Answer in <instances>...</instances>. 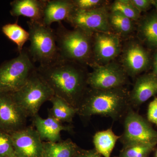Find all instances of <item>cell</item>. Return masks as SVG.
<instances>
[{
  "label": "cell",
  "instance_id": "1",
  "mask_svg": "<svg viewBox=\"0 0 157 157\" xmlns=\"http://www.w3.org/2000/svg\"><path fill=\"white\" fill-rule=\"evenodd\" d=\"M78 63L61 58L37 71L53 91L55 96L63 99L78 109L87 90V73Z\"/></svg>",
  "mask_w": 157,
  "mask_h": 157
},
{
  "label": "cell",
  "instance_id": "2",
  "mask_svg": "<svg viewBox=\"0 0 157 157\" xmlns=\"http://www.w3.org/2000/svg\"><path fill=\"white\" fill-rule=\"evenodd\" d=\"M129 95L130 92L123 87L107 90L88 87L77 109V114L86 120L94 115L120 120L132 107Z\"/></svg>",
  "mask_w": 157,
  "mask_h": 157
},
{
  "label": "cell",
  "instance_id": "3",
  "mask_svg": "<svg viewBox=\"0 0 157 157\" xmlns=\"http://www.w3.org/2000/svg\"><path fill=\"white\" fill-rule=\"evenodd\" d=\"M61 58L77 63H87L93 52L91 36L78 29L69 30L61 22L55 32Z\"/></svg>",
  "mask_w": 157,
  "mask_h": 157
},
{
  "label": "cell",
  "instance_id": "4",
  "mask_svg": "<svg viewBox=\"0 0 157 157\" xmlns=\"http://www.w3.org/2000/svg\"><path fill=\"white\" fill-rule=\"evenodd\" d=\"M27 25L30 42L28 51L33 62L45 66L60 59L55 32L51 27L31 20Z\"/></svg>",
  "mask_w": 157,
  "mask_h": 157
},
{
  "label": "cell",
  "instance_id": "5",
  "mask_svg": "<svg viewBox=\"0 0 157 157\" xmlns=\"http://www.w3.org/2000/svg\"><path fill=\"white\" fill-rule=\"evenodd\" d=\"M10 94L26 116L31 117L38 114L42 104L50 101L54 96L53 91L39 75L37 69L22 87Z\"/></svg>",
  "mask_w": 157,
  "mask_h": 157
},
{
  "label": "cell",
  "instance_id": "6",
  "mask_svg": "<svg viewBox=\"0 0 157 157\" xmlns=\"http://www.w3.org/2000/svg\"><path fill=\"white\" fill-rule=\"evenodd\" d=\"M36 69L28 51L23 49L18 56L0 66V93L18 90Z\"/></svg>",
  "mask_w": 157,
  "mask_h": 157
},
{
  "label": "cell",
  "instance_id": "7",
  "mask_svg": "<svg viewBox=\"0 0 157 157\" xmlns=\"http://www.w3.org/2000/svg\"><path fill=\"white\" fill-rule=\"evenodd\" d=\"M123 147L134 144H157V131L132 107L124 117V131L119 139Z\"/></svg>",
  "mask_w": 157,
  "mask_h": 157
},
{
  "label": "cell",
  "instance_id": "8",
  "mask_svg": "<svg viewBox=\"0 0 157 157\" xmlns=\"http://www.w3.org/2000/svg\"><path fill=\"white\" fill-rule=\"evenodd\" d=\"M109 13L105 7L87 10L75 8L66 21L92 36L94 33H110Z\"/></svg>",
  "mask_w": 157,
  "mask_h": 157
},
{
  "label": "cell",
  "instance_id": "9",
  "mask_svg": "<svg viewBox=\"0 0 157 157\" xmlns=\"http://www.w3.org/2000/svg\"><path fill=\"white\" fill-rule=\"evenodd\" d=\"M128 82V75L122 66L109 63L95 67L88 73L87 84L91 88L107 90L123 87Z\"/></svg>",
  "mask_w": 157,
  "mask_h": 157
},
{
  "label": "cell",
  "instance_id": "10",
  "mask_svg": "<svg viewBox=\"0 0 157 157\" xmlns=\"http://www.w3.org/2000/svg\"><path fill=\"white\" fill-rule=\"evenodd\" d=\"M27 117L10 93H0V131L11 134L22 130Z\"/></svg>",
  "mask_w": 157,
  "mask_h": 157
},
{
  "label": "cell",
  "instance_id": "11",
  "mask_svg": "<svg viewBox=\"0 0 157 157\" xmlns=\"http://www.w3.org/2000/svg\"><path fill=\"white\" fill-rule=\"evenodd\" d=\"M10 135L15 157H43V142L33 128L26 126Z\"/></svg>",
  "mask_w": 157,
  "mask_h": 157
},
{
  "label": "cell",
  "instance_id": "12",
  "mask_svg": "<svg viewBox=\"0 0 157 157\" xmlns=\"http://www.w3.org/2000/svg\"><path fill=\"white\" fill-rule=\"evenodd\" d=\"M93 52L96 60L107 64L120 53L121 44L118 35L110 33H96Z\"/></svg>",
  "mask_w": 157,
  "mask_h": 157
},
{
  "label": "cell",
  "instance_id": "13",
  "mask_svg": "<svg viewBox=\"0 0 157 157\" xmlns=\"http://www.w3.org/2000/svg\"><path fill=\"white\" fill-rule=\"evenodd\" d=\"M149 63L147 52L137 42H130L124 49L122 67L128 76L135 77L146 70Z\"/></svg>",
  "mask_w": 157,
  "mask_h": 157
},
{
  "label": "cell",
  "instance_id": "14",
  "mask_svg": "<svg viewBox=\"0 0 157 157\" xmlns=\"http://www.w3.org/2000/svg\"><path fill=\"white\" fill-rule=\"evenodd\" d=\"M32 118L33 124L42 140L59 142L61 140L62 131L73 132V126L64 125L63 123L51 117L43 119L38 114Z\"/></svg>",
  "mask_w": 157,
  "mask_h": 157
},
{
  "label": "cell",
  "instance_id": "15",
  "mask_svg": "<svg viewBox=\"0 0 157 157\" xmlns=\"http://www.w3.org/2000/svg\"><path fill=\"white\" fill-rule=\"evenodd\" d=\"M157 94V76L153 74L140 76L130 92L131 107L140 106Z\"/></svg>",
  "mask_w": 157,
  "mask_h": 157
},
{
  "label": "cell",
  "instance_id": "16",
  "mask_svg": "<svg viewBox=\"0 0 157 157\" xmlns=\"http://www.w3.org/2000/svg\"><path fill=\"white\" fill-rule=\"evenodd\" d=\"M47 0H14L10 3L12 16H24L31 20L42 23Z\"/></svg>",
  "mask_w": 157,
  "mask_h": 157
},
{
  "label": "cell",
  "instance_id": "17",
  "mask_svg": "<svg viewBox=\"0 0 157 157\" xmlns=\"http://www.w3.org/2000/svg\"><path fill=\"white\" fill-rule=\"evenodd\" d=\"M74 9L72 1L47 0L43 12L42 23L50 26L53 22L66 21Z\"/></svg>",
  "mask_w": 157,
  "mask_h": 157
},
{
  "label": "cell",
  "instance_id": "18",
  "mask_svg": "<svg viewBox=\"0 0 157 157\" xmlns=\"http://www.w3.org/2000/svg\"><path fill=\"white\" fill-rule=\"evenodd\" d=\"M80 148L70 139L43 142V157H76Z\"/></svg>",
  "mask_w": 157,
  "mask_h": 157
},
{
  "label": "cell",
  "instance_id": "19",
  "mask_svg": "<svg viewBox=\"0 0 157 157\" xmlns=\"http://www.w3.org/2000/svg\"><path fill=\"white\" fill-rule=\"evenodd\" d=\"M121 136L114 134L111 128L96 132L93 137L95 149L102 156L110 157L116 144Z\"/></svg>",
  "mask_w": 157,
  "mask_h": 157
},
{
  "label": "cell",
  "instance_id": "20",
  "mask_svg": "<svg viewBox=\"0 0 157 157\" xmlns=\"http://www.w3.org/2000/svg\"><path fill=\"white\" fill-rule=\"evenodd\" d=\"M50 101L52 106L48 111V116L62 123L73 122V118L77 114V109L57 96H54Z\"/></svg>",
  "mask_w": 157,
  "mask_h": 157
},
{
  "label": "cell",
  "instance_id": "21",
  "mask_svg": "<svg viewBox=\"0 0 157 157\" xmlns=\"http://www.w3.org/2000/svg\"><path fill=\"white\" fill-rule=\"evenodd\" d=\"M2 32L8 39L17 45L19 53L23 50L24 45L29 39V32L17 23L7 24L3 26Z\"/></svg>",
  "mask_w": 157,
  "mask_h": 157
},
{
  "label": "cell",
  "instance_id": "22",
  "mask_svg": "<svg viewBox=\"0 0 157 157\" xmlns=\"http://www.w3.org/2000/svg\"><path fill=\"white\" fill-rule=\"evenodd\" d=\"M133 21L118 11H111L109 13V22L110 28L117 35L126 36L134 30Z\"/></svg>",
  "mask_w": 157,
  "mask_h": 157
},
{
  "label": "cell",
  "instance_id": "23",
  "mask_svg": "<svg viewBox=\"0 0 157 157\" xmlns=\"http://www.w3.org/2000/svg\"><path fill=\"white\" fill-rule=\"evenodd\" d=\"M139 32L150 45L157 46V16L146 18L139 26Z\"/></svg>",
  "mask_w": 157,
  "mask_h": 157
},
{
  "label": "cell",
  "instance_id": "24",
  "mask_svg": "<svg viewBox=\"0 0 157 157\" xmlns=\"http://www.w3.org/2000/svg\"><path fill=\"white\" fill-rule=\"evenodd\" d=\"M111 11H118L133 21L140 17V12L132 5L130 0H117L111 6Z\"/></svg>",
  "mask_w": 157,
  "mask_h": 157
},
{
  "label": "cell",
  "instance_id": "25",
  "mask_svg": "<svg viewBox=\"0 0 157 157\" xmlns=\"http://www.w3.org/2000/svg\"><path fill=\"white\" fill-rule=\"evenodd\" d=\"M156 145L147 144H134L123 147L117 157H147Z\"/></svg>",
  "mask_w": 157,
  "mask_h": 157
},
{
  "label": "cell",
  "instance_id": "26",
  "mask_svg": "<svg viewBox=\"0 0 157 157\" xmlns=\"http://www.w3.org/2000/svg\"><path fill=\"white\" fill-rule=\"evenodd\" d=\"M0 157H15L11 135L0 131Z\"/></svg>",
  "mask_w": 157,
  "mask_h": 157
},
{
  "label": "cell",
  "instance_id": "27",
  "mask_svg": "<svg viewBox=\"0 0 157 157\" xmlns=\"http://www.w3.org/2000/svg\"><path fill=\"white\" fill-rule=\"evenodd\" d=\"M76 9L90 10L101 7L104 1L101 0H74L72 1Z\"/></svg>",
  "mask_w": 157,
  "mask_h": 157
},
{
  "label": "cell",
  "instance_id": "28",
  "mask_svg": "<svg viewBox=\"0 0 157 157\" xmlns=\"http://www.w3.org/2000/svg\"><path fill=\"white\" fill-rule=\"evenodd\" d=\"M147 118L149 122L157 126V97H155L149 104Z\"/></svg>",
  "mask_w": 157,
  "mask_h": 157
},
{
  "label": "cell",
  "instance_id": "29",
  "mask_svg": "<svg viewBox=\"0 0 157 157\" xmlns=\"http://www.w3.org/2000/svg\"><path fill=\"white\" fill-rule=\"evenodd\" d=\"M130 2L140 13L146 11L152 4V1L150 0H130Z\"/></svg>",
  "mask_w": 157,
  "mask_h": 157
},
{
  "label": "cell",
  "instance_id": "30",
  "mask_svg": "<svg viewBox=\"0 0 157 157\" xmlns=\"http://www.w3.org/2000/svg\"><path fill=\"white\" fill-rule=\"evenodd\" d=\"M79 155L81 157H102L96 151L94 148L90 150H84L80 148Z\"/></svg>",
  "mask_w": 157,
  "mask_h": 157
},
{
  "label": "cell",
  "instance_id": "31",
  "mask_svg": "<svg viewBox=\"0 0 157 157\" xmlns=\"http://www.w3.org/2000/svg\"><path fill=\"white\" fill-rule=\"evenodd\" d=\"M152 74L157 76V52L155 54L154 57L153 69Z\"/></svg>",
  "mask_w": 157,
  "mask_h": 157
},
{
  "label": "cell",
  "instance_id": "32",
  "mask_svg": "<svg viewBox=\"0 0 157 157\" xmlns=\"http://www.w3.org/2000/svg\"><path fill=\"white\" fill-rule=\"evenodd\" d=\"M152 4L154 5L157 11V1H152Z\"/></svg>",
  "mask_w": 157,
  "mask_h": 157
},
{
  "label": "cell",
  "instance_id": "33",
  "mask_svg": "<svg viewBox=\"0 0 157 157\" xmlns=\"http://www.w3.org/2000/svg\"><path fill=\"white\" fill-rule=\"evenodd\" d=\"M76 157H81L80 156H79V152H78V155H77V156H76Z\"/></svg>",
  "mask_w": 157,
  "mask_h": 157
},
{
  "label": "cell",
  "instance_id": "34",
  "mask_svg": "<svg viewBox=\"0 0 157 157\" xmlns=\"http://www.w3.org/2000/svg\"><path fill=\"white\" fill-rule=\"evenodd\" d=\"M156 157H157V150L156 151Z\"/></svg>",
  "mask_w": 157,
  "mask_h": 157
},
{
  "label": "cell",
  "instance_id": "35",
  "mask_svg": "<svg viewBox=\"0 0 157 157\" xmlns=\"http://www.w3.org/2000/svg\"></svg>",
  "mask_w": 157,
  "mask_h": 157
}]
</instances>
